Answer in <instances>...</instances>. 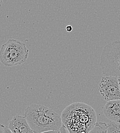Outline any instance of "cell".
Returning a JSON list of instances; mask_svg holds the SVG:
<instances>
[{
	"label": "cell",
	"mask_w": 120,
	"mask_h": 133,
	"mask_svg": "<svg viewBox=\"0 0 120 133\" xmlns=\"http://www.w3.org/2000/svg\"><path fill=\"white\" fill-rule=\"evenodd\" d=\"M61 117L69 133H89L97 123L94 110L83 102L70 104L64 109Z\"/></svg>",
	"instance_id": "6da1fadb"
},
{
	"label": "cell",
	"mask_w": 120,
	"mask_h": 133,
	"mask_svg": "<svg viewBox=\"0 0 120 133\" xmlns=\"http://www.w3.org/2000/svg\"><path fill=\"white\" fill-rule=\"evenodd\" d=\"M24 116L34 133L59 130L63 125L61 116L42 105L33 104L27 106Z\"/></svg>",
	"instance_id": "7a4b0ae2"
},
{
	"label": "cell",
	"mask_w": 120,
	"mask_h": 133,
	"mask_svg": "<svg viewBox=\"0 0 120 133\" xmlns=\"http://www.w3.org/2000/svg\"><path fill=\"white\" fill-rule=\"evenodd\" d=\"M29 49L25 43L9 39L0 49V61L6 66L13 67L24 64L27 59Z\"/></svg>",
	"instance_id": "3957f363"
},
{
	"label": "cell",
	"mask_w": 120,
	"mask_h": 133,
	"mask_svg": "<svg viewBox=\"0 0 120 133\" xmlns=\"http://www.w3.org/2000/svg\"><path fill=\"white\" fill-rule=\"evenodd\" d=\"M100 66L105 76L120 77V41L107 44L100 56Z\"/></svg>",
	"instance_id": "277c9868"
},
{
	"label": "cell",
	"mask_w": 120,
	"mask_h": 133,
	"mask_svg": "<svg viewBox=\"0 0 120 133\" xmlns=\"http://www.w3.org/2000/svg\"><path fill=\"white\" fill-rule=\"evenodd\" d=\"M101 95L107 101L120 99V90L118 77L104 76L99 83Z\"/></svg>",
	"instance_id": "5b68a950"
},
{
	"label": "cell",
	"mask_w": 120,
	"mask_h": 133,
	"mask_svg": "<svg viewBox=\"0 0 120 133\" xmlns=\"http://www.w3.org/2000/svg\"><path fill=\"white\" fill-rule=\"evenodd\" d=\"M8 128L12 133H34L25 116L16 115L9 122Z\"/></svg>",
	"instance_id": "8992f818"
},
{
	"label": "cell",
	"mask_w": 120,
	"mask_h": 133,
	"mask_svg": "<svg viewBox=\"0 0 120 133\" xmlns=\"http://www.w3.org/2000/svg\"><path fill=\"white\" fill-rule=\"evenodd\" d=\"M103 110L107 118L120 124V99L107 101L103 107Z\"/></svg>",
	"instance_id": "52a82bcc"
},
{
	"label": "cell",
	"mask_w": 120,
	"mask_h": 133,
	"mask_svg": "<svg viewBox=\"0 0 120 133\" xmlns=\"http://www.w3.org/2000/svg\"><path fill=\"white\" fill-rule=\"evenodd\" d=\"M108 129V125L105 122H97L89 133H107Z\"/></svg>",
	"instance_id": "ba28073f"
},
{
	"label": "cell",
	"mask_w": 120,
	"mask_h": 133,
	"mask_svg": "<svg viewBox=\"0 0 120 133\" xmlns=\"http://www.w3.org/2000/svg\"><path fill=\"white\" fill-rule=\"evenodd\" d=\"M107 133H120V124L110 121L108 124Z\"/></svg>",
	"instance_id": "9c48e42d"
},
{
	"label": "cell",
	"mask_w": 120,
	"mask_h": 133,
	"mask_svg": "<svg viewBox=\"0 0 120 133\" xmlns=\"http://www.w3.org/2000/svg\"><path fill=\"white\" fill-rule=\"evenodd\" d=\"M60 132L61 133H69L68 131L67 130V129L65 128V127L63 125H62V126L61 127V128L60 129Z\"/></svg>",
	"instance_id": "30bf717a"
},
{
	"label": "cell",
	"mask_w": 120,
	"mask_h": 133,
	"mask_svg": "<svg viewBox=\"0 0 120 133\" xmlns=\"http://www.w3.org/2000/svg\"><path fill=\"white\" fill-rule=\"evenodd\" d=\"M3 133H12L11 131L10 130V129L8 128V127H5Z\"/></svg>",
	"instance_id": "8fae6325"
},
{
	"label": "cell",
	"mask_w": 120,
	"mask_h": 133,
	"mask_svg": "<svg viewBox=\"0 0 120 133\" xmlns=\"http://www.w3.org/2000/svg\"><path fill=\"white\" fill-rule=\"evenodd\" d=\"M72 27L71 26V25H68V26H66V31H67V32H71L72 31Z\"/></svg>",
	"instance_id": "7c38bea8"
},
{
	"label": "cell",
	"mask_w": 120,
	"mask_h": 133,
	"mask_svg": "<svg viewBox=\"0 0 120 133\" xmlns=\"http://www.w3.org/2000/svg\"><path fill=\"white\" fill-rule=\"evenodd\" d=\"M61 133L60 130H55V131H47L44 133Z\"/></svg>",
	"instance_id": "4fadbf2b"
},
{
	"label": "cell",
	"mask_w": 120,
	"mask_h": 133,
	"mask_svg": "<svg viewBox=\"0 0 120 133\" xmlns=\"http://www.w3.org/2000/svg\"><path fill=\"white\" fill-rule=\"evenodd\" d=\"M5 126L2 124L0 123V133H3V131L4 129Z\"/></svg>",
	"instance_id": "5bb4252c"
},
{
	"label": "cell",
	"mask_w": 120,
	"mask_h": 133,
	"mask_svg": "<svg viewBox=\"0 0 120 133\" xmlns=\"http://www.w3.org/2000/svg\"><path fill=\"white\" fill-rule=\"evenodd\" d=\"M3 1V0H0V7H1V6H2V5Z\"/></svg>",
	"instance_id": "9a60e30c"
},
{
	"label": "cell",
	"mask_w": 120,
	"mask_h": 133,
	"mask_svg": "<svg viewBox=\"0 0 120 133\" xmlns=\"http://www.w3.org/2000/svg\"><path fill=\"white\" fill-rule=\"evenodd\" d=\"M118 79H119V87H120V77L118 78Z\"/></svg>",
	"instance_id": "2e32d148"
}]
</instances>
